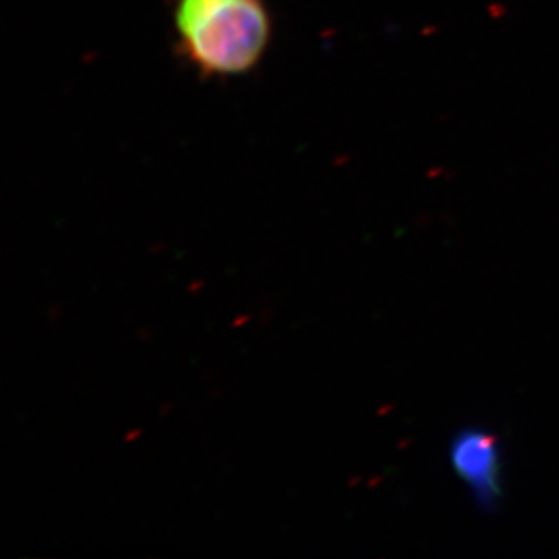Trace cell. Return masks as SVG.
<instances>
[{"label": "cell", "instance_id": "6da1fadb", "mask_svg": "<svg viewBox=\"0 0 559 559\" xmlns=\"http://www.w3.org/2000/svg\"><path fill=\"white\" fill-rule=\"evenodd\" d=\"M175 27L178 51L203 76L249 73L272 38L264 0H175Z\"/></svg>", "mask_w": 559, "mask_h": 559}, {"label": "cell", "instance_id": "7a4b0ae2", "mask_svg": "<svg viewBox=\"0 0 559 559\" xmlns=\"http://www.w3.org/2000/svg\"><path fill=\"white\" fill-rule=\"evenodd\" d=\"M454 473L475 495L478 506L492 509L500 500V451L492 435L484 429H464L449 449Z\"/></svg>", "mask_w": 559, "mask_h": 559}]
</instances>
